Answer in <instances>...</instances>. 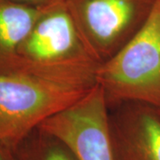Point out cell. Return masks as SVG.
<instances>
[{
    "label": "cell",
    "instance_id": "obj_1",
    "mask_svg": "<svg viewBox=\"0 0 160 160\" xmlns=\"http://www.w3.org/2000/svg\"><path fill=\"white\" fill-rule=\"evenodd\" d=\"M100 64L87 52L64 0L47 5L16 55L0 74L29 75L65 86L91 88Z\"/></svg>",
    "mask_w": 160,
    "mask_h": 160
},
{
    "label": "cell",
    "instance_id": "obj_2",
    "mask_svg": "<svg viewBox=\"0 0 160 160\" xmlns=\"http://www.w3.org/2000/svg\"><path fill=\"white\" fill-rule=\"evenodd\" d=\"M95 79L109 104L131 102L160 109V0L137 32L98 66Z\"/></svg>",
    "mask_w": 160,
    "mask_h": 160
},
{
    "label": "cell",
    "instance_id": "obj_3",
    "mask_svg": "<svg viewBox=\"0 0 160 160\" xmlns=\"http://www.w3.org/2000/svg\"><path fill=\"white\" fill-rule=\"evenodd\" d=\"M91 88L29 75L0 74V144L16 149L44 121L73 105Z\"/></svg>",
    "mask_w": 160,
    "mask_h": 160
},
{
    "label": "cell",
    "instance_id": "obj_4",
    "mask_svg": "<svg viewBox=\"0 0 160 160\" xmlns=\"http://www.w3.org/2000/svg\"><path fill=\"white\" fill-rule=\"evenodd\" d=\"M87 52L99 64L142 27L155 0H64Z\"/></svg>",
    "mask_w": 160,
    "mask_h": 160
},
{
    "label": "cell",
    "instance_id": "obj_5",
    "mask_svg": "<svg viewBox=\"0 0 160 160\" xmlns=\"http://www.w3.org/2000/svg\"><path fill=\"white\" fill-rule=\"evenodd\" d=\"M102 88L92 87L67 109L44 121L38 130L57 140L76 160H119Z\"/></svg>",
    "mask_w": 160,
    "mask_h": 160
},
{
    "label": "cell",
    "instance_id": "obj_6",
    "mask_svg": "<svg viewBox=\"0 0 160 160\" xmlns=\"http://www.w3.org/2000/svg\"><path fill=\"white\" fill-rule=\"evenodd\" d=\"M141 106L131 121L112 125L119 160H160V115L157 109Z\"/></svg>",
    "mask_w": 160,
    "mask_h": 160
},
{
    "label": "cell",
    "instance_id": "obj_7",
    "mask_svg": "<svg viewBox=\"0 0 160 160\" xmlns=\"http://www.w3.org/2000/svg\"><path fill=\"white\" fill-rule=\"evenodd\" d=\"M46 6L0 0V72L16 55Z\"/></svg>",
    "mask_w": 160,
    "mask_h": 160
},
{
    "label": "cell",
    "instance_id": "obj_8",
    "mask_svg": "<svg viewBox=\"0 0 160 160\" xmlns=\"http://www.w3.org/2000/svg\"><path fill=\"white\" fill-rule=\"evenodd\" d=\"M35 132L15 149L16 160H76L57 140Z\"/></svg>",
    "mask_w": 160,
    "mask_h": 160
},
{
    "label": "cell",
    "instance_id": "obj_9",
    "mask_svg": "<svg viewBox=\"0 0 160 160\" xmlns=\"http://www.w3.org/2000/svg\"><path fill=\"white\" fill-rule=\"evenodd\" d=\"M0 160H16L15 149L0 144Z\"/></svg>",
    "mask_w": 160,
    "mask_h": 160
},
{
    "label": "cell",
    "instance_id": "obj_10",
    "mask_svg": "<svg viewBox=\"0 0 160 160\" xmlns=\"http://www.w3.org/2000/svg\"><path fill=\"white\" fill-rule=\"evenodd\" d=\"M10 1L19 4H23V5H28V6H43L52 3L56 0H10Z\"/></svg>",
    "mask_w": 160,
    "mask_h": 160
},
{
    "label": "cell",
    "instance_id": "obj_11",
    "mask_svg": "<svg viewBox=\"0 0 160 160\" xmlns=\"http://www.w3.org/2000/svg\"><path fill=\"white\" fill-rule=\"evenodd\" d=\"M158 113H159V115H160V109H158Z\"/></svg>",
    "mask_w": 160,
    "mask_h": 160
}]
</instances>
